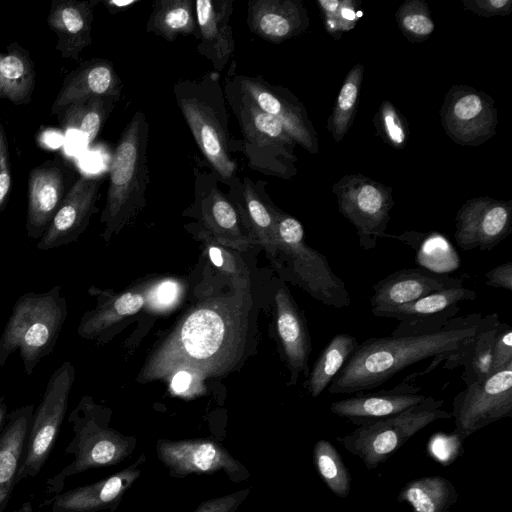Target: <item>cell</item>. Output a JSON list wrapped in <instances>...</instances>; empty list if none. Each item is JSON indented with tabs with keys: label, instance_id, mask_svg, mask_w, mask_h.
Wrapping results in <instances>:
<instances>
[{
	"label": "cell",
	"instance_id": "cell-1",
	"mask_svg": "<svg viewBox=\"0 0 512 512\" xmlns=\"http://www.w3.org/2000/svg\"><path fill=\"white\" fill-rule=\"evenodd\" d=\"M251 288L234 289L191 309L151 354L138 381L150 382L190 370L202 378L233 370L247 342Z\"/></svg>",
	"mask_w": 512,
	"mask_h": 512
},
{
	"label": "cell",
	"instance_id": "cell-2",
	"mask_svg": "<svg viewBox=\"0 0 512 512\" xmlns=\"http://www.w3.org/2000/svg\"><path fill=\"white\" fill-rule=\"evenodd\" d=\"M500 322L498 313L454 317L441 330L411 336L372 337L359 343L328 387L330 394H354L377 388L408 366L433 358L428 373L460 367L472 342Z\"/></svg>",
	"mask_w": 512,
	"mask_h": 512
},
{
	"label": "cell",
	"instance_id": "cell-3",
	"mask_svg": "<svg viewBox=\"0 0 512 512\" xmlns=\"http://www.w3.org/2000/svg\"><path fill=\"white\" fill-rule=\"evenodd\" d=\"M214 75L174 84L177 105L200 151L226 185L236 178L229 114L224 92Z\"/></svg>",
	"mask_w": 512,
	"mask_h": 512
},
{
	"label": "cell",
	"instance_id": "cell-4",
	"mask_svg": "<svg viewBox=\"0 0 512 512\" xmlns=\"http://www.w3.org/2000/svg\"><path fill=\"white\" fill-rule=\"evenodd\" d=\"M149 123L136 111L122 131L112 155L106 204L101 215L102 234L108 242L145 203L149 185Z\"/></svg>",
	"mask_w": 512,
	"mask_h": 512
},
{
	"label": "cell",
	"instance_id": "cell-5",
	"mask_svg": "<svg viewBox=\"0 0 512 512\" xmlns=\"http://www.w3.org/2000/svg\"><path fill=\"white\" fill-rule=\"evenodd\" d=\"M67 315L60 285L46 292L22 294L0 336V367L19 350L24 371L31 375L39 362L53 352Z\"/></svg>",
	"mask_w": 512,
	"mask_h": 512
},
{
	"label": "cell",
	"instance_id": "cell-6",
	"mask_svg": "<svg viewBox=\"0 0 512 512\" xmlns=\"http://www.w3.org/2000/svg\"><path fill=\"white\" fill-rule=\"evenodd\" d=\"M110 411L96 404L90 396H83L68 416L74 437L65 448V454L74 460L47 479V493L63 491L68 477L90 469L115 466L130 457L137 438L127 436L109 427Z\"/></svg>",
	"mask_w": 512,
	"mask_h": 512
},
{
	"label": "cell",
	"instance_id": "cell-7",
	"mask_svg": "<svg viewBox=\"0 0 512 512\" xmlns=\"http://www.w3.org/2000/svg\"><path fill=\"white\" fill-rule=\"evenodd\" d=\"M276 220L279 254L287 263L289 280L325 306L349 307L351 298L345 282L333 272L328 259L305 242L301 223L278 212Z\"/></svg>",
	"mask_w": 512,
	"mask_h": 512
},
{
	"label": "cell",
	"instance_id": "cell-8",
	"mask_svg": "<svg viewBox=\"0 0 512 512\" xmlns=\"http://www.w3.org/2000/svg\"><path fill=\"white\" fill-rule=\"evenodd\" d=\"M443 404L441 399L426 396L421 403L395 416L358 426L337 441L373 470L428 425L452 418L451 412L441 409Z\"/></svg>",
	"mask_w": 512,
	"mask_h": 512
},
{
	"label": "cell",
	"instance_id": "cell-9",
	"mask_svg": "<svg viewBox=\"0 0 512 512\" xmlns=\"http://www.w3.org/2000/svg\"><path fill=\"white\" fill-rule=\"evenodd\" d=\"M224 96L240 125L249 167L263 174L278 175L283 167L284 145L290 136L282 122L259 109L234 76L226 78Z\"/></svg>",
	"mask_w": 512,
	"mask_h": 512
},
{
	"label": "cell",
	"instance_id": "cell-10",
	"mask_svg": "<svg viewBox=\"0 0 512 512\" xmlns=\"http://www.w3.org/2000/svg\"><path fill=\"white\" fill-rule=\"evenodd\" d=\"M74 380L75 368L70 361H64L50 376L32 416L17 484L37 476L48 460L66 415Z\"/></svg>",
	"mask_w": 512,
	"mask_h": 512
},
{
	"label": "cell",
	"instance_id": "cell-11",
	"mask_svg": "<svg viewBox=\"0 0 512 512\" xmlns=\"http://www.w3.org/2000/svg\"><path fill=\"white\" fill-rule=\"evenodd\" d=\"M453 435L463 442L487 425L512 416V363L454 396Z\"/></svg>",
	"mask_w": 512,
	"mask_h": 512
},
{
	"label": "cell",
	"instance_id": "cell-12",
	"mask_svg": "<svg viewBox=\"0 0 512 512\" xmlns=\"http://www.w3.org/2000/svg\"><path fill=\"white\" fill-rule=\"evenodd\" d=\"M155 447L158 459L173 478L223 472L233 483H241L250 477L246 466L212 438L158 439Z\"/></svg>",
	"mask_w": 512,
	"mask_h": 512
},
{
	"label": "cell",
	"instance_id": "cell-13",
	"mask_svg": "<svg viewBox=\"0 0 512 512\" xmlns=\"http://www.w3.org/2000/svg\"><path fill=\"white\" fill-rule=\"evenodd\" d=\"M194 172V207L203 231L223 247L248 251L257 242L247 231L234 203L219 189L216 173L198 169Z\"/></svg>",
	"mask_w": 512,
	"mask_h": 512
},
{
	"label": "cell",
	"instance_id": "cell-14",
	"mask_svg": "<svg viewBox=\"0 0 512 512\" xmlns=\"http://www.w3.org/2000/svg\"><path fill=\"white\" fill-rule=\"evenodd\" d=\"M476 298L477 293L464 286L444 289L416 301L380 311L374 316L398 320L399 324L391 334L394 337L434 333L458 316L459 303Z\"/></svg>",
	"mask_w": 512,
	"mask_h": 512
},
{
	"label": "cell",
	"instance_id": "cell-15",
	"mask_svg": "<svg viewBox=\"0 0 512 512\" xmlns=\"http://www.w3.org/2000/svg\"><path fill=\"white\" fill-rule=\"evenodd\" d=\"M146 454L129 466L94 483L62 491L43 501L41 506H51V512H114L125 493L142 474Z\"/></svg>",
	"mask_w": 512,
	"mask_h": 512
},
{
	"label": "cell",
	"instance_id": "cell-16",
	"mask_svg": "<svg viewBox=\"0 0 512 512\" xmlns=\"http://www.w3.org/2000/svg\"><path fill=\"white\" fill-rule=\"evenodd\" d=\"M102 178L83 175L67 191L50 225L39 239L37 248L51 250L75 242L97 211L96 202Z\"/></svg>",
	"mask_w": 512,
	"mask_h": 512
},
{
	"label": "cell",
	"instance_id": "cell-17",
	"mask_svg": "<svg viewBox=\"0 0 512 512\" xmlns=\"http://www.w3.org/2000/svg\"><path fill=\"white\" fill-rule=\"evenodd\" d=\"M463 286V280L427 269L403 268L373 284L370 296L373 315L416 301L436 291Z\"/></svg>",
	"mask_w": 512,
	"mask_h": 512
},
{
	"label": "cell",
	"instance_id": "cell-18",
	"mask_svg": "<svg viewBox=\"0 0 512 512\" xmlns=\"http://www.w3.org/2000/svg\"><path fill=\"white\" fill-rule=\"evenodd\" d=\"M421 388L404 380L391 389L355 395L332 402L333 414L362 426L395 416L421 403L426 396Z\"/></svg>",
	"mask_w": 512,
	"mask_h": 512
},
{
	"label": "cell",
	"instance_id": "cell-19",
	"mask_svg": "<svg viewBox=\"0 0 512 512\" xmlns=\"http://www.w3.org/2000/svg\"><path fill=\"white\" fill-rule=\"evenodd\" d=\"M276 333L290 372V384H296L301 373L309 374L312 341L304 312L289 289L280 285L274 295Z\"/></svg>",
	"mask_w": 512,
	"mask_h": 512
},
{
	"label": "cell",
	"instance_id": "cell-20",
	"mask_svg": "<svg viewBox=\"0 0 512 512\" xmlns=\"http://www.w3.org/2000/svg\"><path fill=\"white\" fill-rule=\"evenodd\" d=\"M68 190L65 166L58 159L46 160L30 171L26 217L29 238L43 236Z\"/></svg>",
	"mask_w": 512,
	"mask_h": 512
},
{
	"label": "cell",
	"instance_id": "cell-21",
	"mask_svg": "<svg viewBox=\"0 0 512 512\" xmlns=\"http://www.w3.org/2000/svg\"><path fill=\"white\" fill-rule=\"evenodd\" d=\"M122 82L113 63L100 58L85 61L64 79L51 107V114L60 116L72 105L93 97L119 98Z\"/></svg>",
	"mask_w": 512,
	"mask_h": 512
},
{
	"label": "cell",
	"instance_id": "cell-22",
	"mask_svg": "<svg viewBox=\"0 0 512 512\" xmlns=\"http://www.w3.org/2000/svg\"><path fill=\"white\" fill-rule=\"evenodd\" d=\"M511 231V211L498 203H474L457 216L455 240L464 251H490Z\"/></svg>",
	"mask_w": 512,
	"mask_h": 512
},
{
	"label": "cell",
	"instance_id": "cell-23",
	"mask_svg": "<svg viewBox=\"0 0 512 512\" xmlns=\"http://www.w3.org/2000/svg\"><path fill=\"white\" fill-rule=\"evenodd\" d=\"M234 0H197L195 15L200 40L196 50L221 72L235 50L231 28Z\"/></svg>",
	"mask_w": 512,
	"mask_h": 512
},
{
	"label": "cell",
	"instance_id": "cell-24",
	"mask_svg": "<svg viewBox=\"0 0 512 512\" xmlns=\"http://www.w3.org/2000/svg\"><path fill=\"white\" fill-rule=\"evenodd\" d=\"M97 1L53 0L47 24L57 37L56 50L62 58L78 61L92 42L93 11Z\"/></svg>",
	"mask_w": 512,
	"mask_h": 512
},
{
	"label": "cell",
	"instance_id": "cell-25",
	"mask_svg": "<svg viewBox=\"0 0 512 512\" xmlns=\"http://www.w3.org/2000/svg\"><path fill=\"white\" fill-rule=\"evenodd\" d=\"M228 198L234 203L249 234L274 260L279 255L276 211L264 203L255 184L249 179L238 177L227 184Z\"/></svg>",
	"mask_w": 512,
	"mask_h": 512
},
{
	"label": "cell",
	"instance_id": "cell-26",
	"mask_svg": "<svg viewBox=\"0 0 512 512\" xmlns=\"http://www.w3.org/2000/svg\"><path fill=\"white\" fill-rule=\"evenodd\" d=\"M34 410L33 404L12 410L0 432V512L5 510L17 484Z\"/></svg>",
	"mask_w": 512,
	"mask_h": 512
},
{
	"label": "cell",
	"instance_id": "cell-27",
	"mask_svg": "<svg viewBox=\"0 0 512 512\" xmlns=\"http://www.w3.org/2000/svg\"><path fill=\"white\" fill-rule=\"evenodd\" d=\"M88 292L96 297L97 304L83 314L77 327L78 335L87 340H102L113 326L141 310L145 303L140 293L126 292L112 296L95 287Z\"/></svg>",
	"mask_w": 512,
	"mask_h": 512
},
{
	"label": "cell",
	"instance_id": "cell-28",
	"mask_svg": "<svg viewBox=\"0 0 512 512\" xmlns=\"http://www.w3.org/2000/svg\"><path fill=\"white\" fill-rule=\"evenodd\" d=\"M36 85L35 65L27 49L11 42L3 51L0 37V101L27 105Z\"/></svg>",
	"mask_w": 512,
	"mask_h": 512
},
{
	"label": "cell",
	"instance_id": "cell-29",
	"mask_svg": "<svg viewBox=\"0 0 512 512\" xmlns=\"http://www.w3.org/2000/svg\"><path fill=\"white\" fill-rule=\"evenodd\" d=\"M247 23L250 31L261 39L278 43L296 30L299 12L290 1L249 0Z\"/></svg>",
	"mask_w": 512,
	"mask_h": 512
},
{
	"label": "cell",
	"instance_id": "cell-30",
	"mask_svg": "<svg viewBox=\"0 0 512 512\" xmlns=\"http://www.w3.org/2000/svg\"><path fill=\"white\" fill-rule=\"evenodd\" d=\"M397 500L409 504L412 512H450L458 500V492L449 479L427 476L408 482Z\"/></svg>",
	"mask_w": 512,
	"mask_h": 512
},
{
	"label": "cell",
	"instance_id": "cell-31",
	"mask_svg": "<svg viewBox=\"0 0 512 512\" xmlns=\"http://www.w3.org/2000/svg\"><path fill=\"white\" fill-rule=\"evenodd\" d=\"M146 31L170 42L175 41L179 36L196 35L195 1H154Z\"/></svg>",
	"mask_w": 512,
	"mask_h": 512
},
{
	"label": "cell",
	"instance_id": "cell-32",
	"mask_svg": "<svg viewBox=\"0 0 512 512\" xmlns=\"http://www.w3.org/2000/svg\"><path fill=\"white\" fill-rule=\"evenodd\" d=\"M358 345V340L348 333H338L328 342L314 362L305 382L312 397L320 396L329 387Z\"/></svg>",
	"mask_w": 512,
	"mask_h": 512
},
{
	"label": "cell",
	"instance_id": "cell-33",
	"mask_svg": "<svg viewBox=\"0 0 512 512\" xmlns=\"http://www.w3.org/2000/svg\"><path fill=\"white\" fill-rule=\"evenodd\" d=\"M390 236L407 243L416 251L415 261L421 268L437 274H446L458 269L460 258L449 240L437 233L421 234L406 232Z\"/></svg>",
	"mask_w": 512,
	"mask_h": 512
},
{
	"label": "cell",
	"instance_id": "cell-34",
	"mask_svg": "<svg viewBox=\"0 0 512 512\" xmlns=\"http://www.w3.org/2000/svg\"><path fill=\"white\" fill-rule=\"evenodd\" d=\"M234 78L241 90L259 109L279 119L290 136L292 135L298 139L302 138V129L298 118L276 93L274 87L261 78L243 75H235Z\"/></svg>",
	"mask_w": 512,
	"mask_h": 512
},
{
	"label": "cell",
	"instance_id": "cell-35",
	"mask_svg": "<svg viewBox=\"0 0 512 512\" xmlns=\"http://www.w3.org/2000/svg\"><path fill=\"white\" fill-rule=\"evenodd\" d=\"M117 100L112 97H93L83 103L70 106L58 117L63 127L78 131L90 145L97 137Z\"/></svg>",
	"mask_w": 512,
	"mask_h": 512
},
{
	"label": "cell",
	"instance_id": "cell-36",
	"mask_svg": "<svg viewBox=\"0 0 512 512\" xmlns=\"http://www.w3.org/2000/svg\"><path fill=\"white\" fill-rule=\"evenodd\" d=\"M313 462L318 475L340 498H346L351 490L349 471L339 452L328 440H318L313 447Z\"/></svg>",
	"mask_w": 512,
	"mask_h": 512
},
{
	"label": "cell",
	"instance_id": "cell-37",
	"mask_svg": "<svg viewBox=\"0 0 512 512\" xmlns=\"http://www.w3.org/2000/svg\"><path fill=\"white\" fill-rule=\"evenodd\" d=\"M498 325L480 334L463 355L460 363L463 367L461 379L466 386L481 382L492 374L493 347Z\"/></svg>",
	"mask_w": 512,
	"mask_h": 512
},
{
	"label": "cell",
	"instance_id": "cell-38",
	"mask_svg": "<svg viewBox=\"0 0 512 512\" xmlns=\"http://www.w3.org/2000/svg\"><path fill=\"white\" fill-rule=\"evenodd\" d=\"M200 237L206 245L210 260L223 275L230 279L232 288H251L247 267L245 265L243 266L226 247L217 244L206 232L202 231Z\"/></svg>",
	"mask_w": 512,
	"mask_h": 512
},
{
	"label": "cell",
	"instance_id": "cell-39",
	"mask_svg": "<svg viewBox=\"0 0 512 512\" xmlns=\"http://www.w3.org/2000/svg\"><path fill=\"white\" fill-rule=\"evenodd\" d=\"M359 76L361 73L353 72L344 83L338 96L337 106L335 109L334 126H335V137L345 132L348 119L351 116V112L356 103L358 91H359Z\"/></svg>",
	"mask_w": 512,
	"mask_h": 512
},
{
	"label": "cell",
	"instance_id": "cell-40",
	"mask_svg": "<svg viewBox=\"0 0 512 512\" xmlns=\"http://www.w3.org/2000/svg\"><path fill=\"white\" fill-rule=\"evenodd\" d=\"M512 363V327L500 322L493 347L492 374Z\"/></svg>",
	"mask_w": 512,
	"mask_h": 512
},
{
	"label": "cell",
	"instance_id": "cell-41",
	"mask_svg": "<svg viewBox=\"0 0 512 512\" xmlns=\"http://www.w3.org/2000/svg\"><path fill=\"white\" fill-rule=\"evenodd\" d=\"M200 375L190 370H180L171 375L170 388L173 394L181 397H194L203 393L204 385Z\"/></svg>",
	"mask_w": 512,
	"mask_h": 512
},
{
	"label": "cell",
	"instance_id": "cell-42",
	"mask_svg": "<svg viewBox=\"0 0 512 512\" xmlns=\"http://www.w3.org/2000/svg\"><path fill=\"white\" fill-rule=\"evenodd\" d=\"M250 491V488H245L230 494L208 499L201 502L193 512H236L238 507L248 497Z\"/></svg>",
	"mask_w": 512,
	"mask_h": 512
},
{
	"label": "cell",
	"instance_id": "cell-43",
	"mask_svg": "<svg viewBox=\"0 0 512 512\" xmlns=\"http://www.w3.org/2000/svg\"><path fill=\"white\" fill-rule=\"evenodd\" d=\"M11 189V169L8 141L0 120V211L5 206Z\"/></svg>",
	"mask_w": 512,
	"mask_h": 512
},
{
	"label": "cell",
	"instance_id": "cell-44",
	"mask_svg": "<svg viewBox=\"0 0 512 512\" xmlns=\"http://www.w3.org/2000/svg\"><path fill=\"white\" fill-rule=\"evenodd\" d=\"M485 284L492 288L512 291V261L500 264L485 273Z\"/></svg>",
	"mask_w": 512,
	"mask_h": 512
},
{
	"label": "cell",
	"instance_id": "cell-45",
	"mask_svg": "<svg viewBox=\"0 0 512 512\" xmlns=\"http://www.w3.org/2000/svg\"><path fill=\"white\" fill-rule=\"evenodd\" d=\"M453 111L459 120H471L482 111L481 99L474 94L463 96L455 103Z\"/></svg>",
	"mask_w": 512,
	"mask_h": 512
},
{
	"label": "cell",
	"instance_id": "cell-46",
	"mask_svg": "<svg viewBox=\"0 0 512 512\" xmlns=\"http://www.w3.org/2000/svg\"><path fill=\"white\" fill-rule=\"evenodd\" d=\"M403 26L418 35L430 34L434 29L433 22L422 14H409L403 19Z\"/></svg>",
	"mask_w": 512,
	"mask_h": 512
},
{
	"label": "cell",
	"instance_id": "cell-47",
	"mask_svg": "<svg viewBox=\"0 0 512 512\" xmlns=\"http://www.w3.org/2000/svg\"><path fill=\"white\" fill-rule=\"evenodd\" d=\"M384 124L390 140L397 145L403 144L406 138L405 132L393 110L385 111Z\"/></svg>",
	"mask_w": 512,
	"mask_h": 512
},
{
	"label": "cell",
	"instance_id": "cell-48",
	"mask_svg": "<svg viewBox=\"0 0 512 512\" xmlns=\"http://www.w3.org/2000/svg\"><path fill=\"white\" fill-rule=\"evenodd\" d=\"M176 291L177 289L174 283L169 282L162 284L157 290L158 302L162 304L171 302L177 293Z\"/></svg>",
	"mask_w": 512,
	"mask_h": 512
},
{
	"label": "cell",
	"instance_id": "cell-49",
	"mask_svg": "<svg viewBox=\"0 0 512 512\" xmlns=\"http://www.w3.org/2000/svg\"><path fill=\"white\" fill-rule=\"evenodd\" d=\"M139 0H109L103 1L111 14H116L138 3Z\"/></svg>",
	"mask_w": 512,
	"mask_h": 512
},
{
	"label": "cell",
	"instance_id": "cell-50",
	"mask_svg": "<svg viewBox=\"0 0 512 512\" xmlns=\"http://www.w3.org/2000/svg\"><path fill=\"white\" fill-rule=\"evenodd\" d=\"M9 413L10 412L8 410L7 403L5 402L4 398L0 396V432L8 420Z\"/></svg>",
	"mask_w": 512,
	"mask_h": 512
},
{
	"label": "cell",
	"instance_id": "cell-51",
	"mask_svg": "<svg viewBox=\"0 0 512 512\" xmlns=\"http://www.w3.org/2000/svg\"><path fill=\"white\" fill-rule=\"evenodd\" d=\"M319 4L328 12H334L339 6V2L337 0H320Z\"/></svg>",
	"mask_w": 512,
	"mask_h": 512
},
{
	"label": "cell",
	"instance_id": "cell-52",
	"mask_svg": "<svg viewBox=\"0 0 512 512\" xmlns=\"http://www.w3.org/2000/svg\"><path fill=\"white\" fill-rule=\"evenodd\" d=\"M12 512H33V505L30 501H26L18 509Z\"/></svg>",
	"mask_w": 512,
	"mask_h": 512
},
{
	"label": "cell",
	"instance_id": "cell-53",
	"mask_svg": "<svg viewBox=\"0 0 512 512\" xmlns=\"http://www.w3.org/2000/svg\"><path fill=\"white\" fill-rule=\"evenodd\" d=\"M509 3L510 2L507 1V0H491V1H488V4L493 6V8H503L506 5H508Z\"/></svg>",
	"mask_w": 512,
	"mask_h": 512
},
{
	"label": "cell",
	"instance_id": "cell-54",
	"mask_svg": "<svg viewBox=\"0 0 512 512\" xmlns=\"http://www.w3.org/2000/svg\"><path fill=\"white\" fill-rule=\"evenodd\" d=\"M342 13H343L344 17L348 20H352L354 18V12L350 9L346 8L343 10Z\"/></svg>",
	"mask_w": 512,
	"mask_h": 512
}]
</instances>
